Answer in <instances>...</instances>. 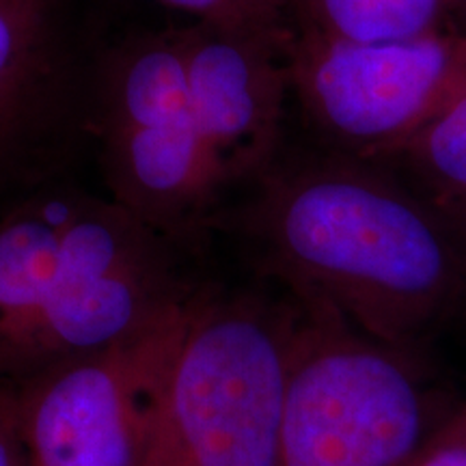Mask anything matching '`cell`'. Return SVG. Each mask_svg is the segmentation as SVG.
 <instances>
[{"label": "cell", "instance_id": "10", "mask_svg": "<svg viewBox=\"0 0 466 466\" xmlns=\"http://www.w3.org/2000/svg\"><path fill=\"white\" fill-rule=\"evenodd\" d=\"M299 33L346 44H391L453 31L447 0H291Z\"/></svg>", "mask_w": 466, "mask_h": 466}, {"label": "cell", "instance_id": "9", "mask_svg": "<svg viewBox=\"0 0 466 466\" xmlns=\"http://www.w3.org/2000/svg\"><path fill=\"white\" fill-rule=\"evenodd\" d=\"M61 78L44 0H0V158L42 121Z\"/></svg>", "mask_w": 466, "mask_h": 466}, {"label": "cell", "instance_id": "3", "mask_svg": "<svg viewBox=\"0 0 466 466\" xmlns=\"http://www.w3.org/2000/svg\"><path fill=\"white\" fill-rule=\"evenodd\" d=\"M299 302L199 285L143 466H275Z\"/></svg>", "mask_w": 466, "mask_h": 466}, {"label": "cell", "instance_id": "8", "mask_svg": "<svg viewBox=\"0 0 466 466\" xmlns=\"http://www.w3.org/2000/svg\"><path fill=\"white\" fill-rule=\"evenodd\" d=\"M291 37L294 28L277 15L192 20L182 28L192 116L220 195L253 186L279 160Z\"/></svg>", "mask_w": 466, "mask_h": 466}, {"label": "cell", "instance_id": "5", "mask_svg": "<svg viewBox=\"0 0 466 466\" xmlns=\"http://www.w3.org/2000/svg\"><path fill=\"white\" fill-rule=\"evenodd\" d=\"M93 127L110 199L182 247L223 199L192 116L182 28L127 37L102 61Z\"/></svg>", "mask_w": 466, "mask_h": 466}, {"label": "cell", "instance_id": "7", "mask_svg": "<svg viewBox=\"0 0 466 466\" xmlns=\"http://www.w3.org/2000/svg\"><path fill=\"white\" fill-rule=\"evenodd\" d=\"M291 96L335 154L382 162L466 91V33L346 44L294 31Z\"/></svg>", "mask_w": 466, "mask_h": 466}, {"label": "cell", "instance_id": "6", "mask_svg": "<svg viewBox=\"0 0 466 466\" xmlns=\"http://www.w3.org/2000/svg\"><path fill=\"white\" fill-rule=\"evenodd\" d=\"M190 296L113 346L5 384L31 466L145 464Z\"/></svg>", "mask_w": 466, "mask_h": 466}, {"label": "cell", "instance_id": "1", "mask_svg": "<svg viewBox=\"0 0 466 466\" xmlns=\"http://www.w3.org/2000/svg\"><path fill=\"white\" fill-rule=\"evenodd\" d=\"M229 223L261 272L360 333L415 350L466 299V238L380 162H275Z\"/></svg>", "mask_w": 466, "mask_h": 466}, {"label": "cell", "instance_id": "15", "mask_svg": "<svg viewBox=\"0 0 466 466\" xmlns=\"http://www.w3.org/2000/svg\"><path fill=\"white\" fill-rule=\"evenodd\" d=\"M250 3H253L258 9L266 11V14L281 15V17L288 15V11L291 7V0H250Z\"/></svg>", "mask_w": 466, "mask_h": 466}, {"label": "cell", "instance_id": "16", "mask_svg": "<svg viewBox=\"0 0 466 466\" xmlns=\"http://www.w3.org/2000/svg\"><path fill=\"white\" fill-rule=\"evenodd\" d=\"M447 3H450L451 11H462V9H466V0H447Z\"/></svg>", "mask_w": 466, "mask_h": 466}, {"label": "cell", "instance_id": "11", "mask_svg": "<svg viewBox=\"0 0 466 466\" xmlns=\"http://www.w3.org/2000/svg\"><path fill=\"white\" fill-rule=\"evenodd\" d=\"M466 238V91L382 160Z\"/></svg>", "mask_w": 466, "mask_h": 466}, {"label": "cell", "instance_id": "4", "mask_svg": "<svg viewBox=\"0 0 466 466\" xmlns=\"http://www.w3.org/2000/svg\"><path fill=\"white\" fill-rule=\"evenodd\" d=\"M296 302L275 466H410L450 417L436 412L415 350L371 339L329 309Z\"/></svg>", "mask_w": 466, "mask_h": 466}, {"label": "cell", "instance_id": "14", "mask_svg": "<svg viewBox=\"0 0 466 466\" xmlns=\"http://www.w3.org/2000/svg\"><path fill=\"white\" fill-rule=\"evenodd\" d=\"M0 466H31L11 391L0 384Z\"/></svg>", "mask_w": 466, "mask_h": 466}, {"label": "cell", "instance_id": "2", "mask_svg": "<svg viewBox=\"0 0 466 466\" xmlns=\"http://www.w3.org/2000/svg\"><path fill=\"white\" fill-rule=\"evenodd\" d=\"M177 244L113 199L55 188L0 218V384L126 339L195 289Z\"/></svg>", "mask_w": 466, "mask_h": 466}, {"label": "cell", "instance_id": "13", "mask_svg": "<svg viewBox=\"0 0 466 466\" xmlns=\"http://www.w3.org/2000/svg\"><path fill=\"white\" fill-rule=\"evenodd\" d=\"M168 9L190 15L192 20H247V17L272 15L255 7L250 0H156ZM281 17V15H277Z\"/></svg>", "mask_w": 466, "mask_h": 466}, {"label": "cell", "instance_id": "12", "mask_svg": "<svg viewBox=\"0 0 466 466\" xmlns=\"http://www.w3.org/2000/svg\"><path fill=\"white\" fill-rule=\"evenodd\" d=\"M410 466H466V401L434 430Z\"/></svg>", "mask_w": 466, "mask_h": 466}]
</instances>
